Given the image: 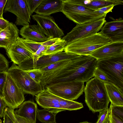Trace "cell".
<instances>
[{"label":"cell","instance_id":"obj_1","mask_svg":"<svg viewBox=\"0 0 123 123\" xmlns=\"http://www.w3.org/2000/svg\"><path fill=\"white\" fill-rule=\"evenodd\" d=\"M97 62L98 60L90 55H80L70 60L65 72L46 86L67 82H87L94 77Z\"/></svg>","mask_w":123,"mask_h":123},{"label":"cell","instance_id":"obj_2","mask_svg":"<svg viewBox=\"0 0 123 123\" xmlns=\"http://www.w3.org/2000/svg\"><path fill=\"white\" fill-rule=\"evenodd\" d=\"M85 102L93 113L108 108L110 102L105 84L94 77L87 82L84 89Z\"/></svg>","mask_w":123,"mask_h":123},{"label":"cell","instance_id":"obj_3","mask_svg":"<svg viewBox=\"0 0 123 123\" xmlns=\"http://www.w3.org/2000/svg\"><path fill=\"white\" fill-rule=\"evenodd\" d=\"M36 96L35 100L40 106L56 114L62 111L76 110L83 107L81 103L60 97L46 88Z\"/></svg>","mask_w":123,"mask_h":123},{"label":"cell","instance_id":"obj_4","mask_svg":"<svg viewBox=\"0 0 123 123\" xmlns=\"http://www.w3.org/2000/svg\"><path fill=\"white\" fill-rule=\"evenodd\" d=\"M111 42L100 32L73 42L66 46L64 51L80 55H90L97 49Z\"/></svg>","mask_w":123,"mask_h":123},{"label":"cell","instance_id":"obj_5","mask_svg":"<svg viewBox=\"0 0 123 123\" xmlns=\"http://www.w3.org/2000/svg\"><path fill=\"white\" fill-rule=\"evenodd\" d=\"M62 12L67 17L77 24H81L103 18L106 15L97 13L85 5L74 0H62Z\"/></svg>","mask_w":123,"mask_h":123},{"label":"cell","instance_id":"obj_6","mask_svg":"<svg viewBox=\"0 0 123 123\" xmlns=\"http://www.w3.org/2000/svg\"><path fill=\"white\" fill-rule=\"evenodd\" d=\"M96 67L123 92V54L98 60Z\"/></svg>","mask_w":123,"mask_h":123},{"label":"cell","instance_id":"obj_7","mask_svg":"<svg viewBox=\"0 0 123 123\" xmlns=\"http://www.w3.org/2000/svg\"><path fill=\"white\" fill-rule=\"evenodd\" d=\"M7 72L24 93L36 96L43 89L41 84L36 82L25 71L13 63Z\"/></svg>","mask_w":123,"mask_h":123},{"label":"cell","instance_id":"obj_8","mask_svg":"<svg viewBox=\"0 0 123 123\" xmlns=\"http://www.w3.org/2000/svg\"><path fill=\"white\" fill-rule=\"evenodd\" d=\"M84 83L81 81L62 82L47 85L44 89H47L60 97L74 101L83 94L85 88Z\"/></svg>","mask_w":123,"mask_h":123},{"label":"cell","instance_id":"obj_9","mask_svg":"<svg viewBox=\"0 0 123 123\" xmlns=\"http://www.w3.org/2000/svg\"><path fill=\"white\" fill-rule=\"evenodd\" d=\"M106 22L105 18L104 17L82 24H77L62 39L65 41L66 46L76 40L97 33Z\"/></svg>","mask_w":123,"mask_h":123},{"label":"cell","instance_id":"obj_10","mask_svg":"<svg viewBox=\"0 0 123 123\" xmlns=\"http://www.w3.org/2000/svg\"><path fill=\"white\" fill-rule=\"evenodd\" d=\"M1 96L7 106L14 110L18 108L25 100L24 92L7 72Z\"/></svg>","mask_w":123,"mask_h":123},{"label":"cell","instance_id":"obj_11","mask_svg":"<svg viewBox=\"0 0 123 123\" xmlns=\"http://www.w3.org/2000/svg\"><path fill=\"white\" fill-rule=\"evenodd\" d=\"M4 12H9L16 16V25H29L31 18L25 0H7Z\"/></svg>","mask_w":123,"mask_h":123},{"label":"cell","instance_id":"obj_12","mask_svg":"<svg viewBox=\"0 0 123 123\" xmlns=\"http://www.w3.org/2000/svg\"><path fill=\"white\" fill-rule=\"evenodd\" d=\"M37 22L40 28L47 37L50 39L61 38L64 35L63 31L55 23L50 15L44 16L36 14L31 16Z\"/></svg>","mask_w":123,"mask_h":123},{"label":"cell","instance_id":"obj_13","mask_svg":"<svg viewBox=\"0 0 123 123\" xmlns=\"http://www.w3.org/2000/svg\"><path fill=\"white\" fill-rule=\"evenodd\" d=\"M80 55L63 51L51 55H43L36 62L33 63L25 68L24 70L41 69L60 61L72 60Z\"/></svg>","mask_w":123,"mask_h":123},{"label":"cell","instance_id":"obj_14","mask_svg":"<svg viewBox=\"0 0 123 123\" xmlns=\"http://www.w3.org/2000/svg\"><path fill=\"white\" fill-rule=\"evenodd\" d=\"M100 32L112 42H123V20L121 18L106 22Z\"/></svg>","mask_w":123,"mask_h":123},{"label":"cell","instance_id":"obj_15","mask_svg":"<svg viewBox=\"0 0 123 123\" xmlns=\"http://www.w3.org/2000/svg\"><path fill=\"white\" fill-rule=\"evenodd\" d=\"M123 54V42H111L96 49L90 55L98 60Z\"/></svg>","mask_w":123,"mask_h":123},{"label":"cell","instance_id":"obj_16","mask_svg":"<svg viewBox=\"0 0 123 123\" xmlns=\"http://www.w3.org/2000/svg\"><path fill=\"white\" fill-rule=\"evenodd\" d=\"M6 54L14 63L18 65L24 61L33 59V54L16 42L6 50Z\"/></svg>","mask_w":123,"mask_h":123},{"label":"cell","instance_id":"obj_17","mask_svg":"<svg viewBox=\"0 0 123 123\" xmlns=\"http://www.w3.org/2000/svg\"><path fill=\"white\" fill-rule=\"evenodd\" d=\"M19 33L22 38L38 43L44 42L51 39L45 35L37 25L23 26Z\"/></svg>","mask_w":123,"mask_h":123},{"label":"cell","instance_id":"obj_18","mask_svg":"<svg viewBox=\"0 0 123 123\" xmlns=\"http://www.w3.org/2000/svg\"><path fill=\"white\" fill-rule=\"evenodd\" d=\"M15 111V113L28 120L31 123H36L37 110V104L28 100L23 102Z\"/></svg>","mask_w":123,"mask_h":123},{"label":"cell","instance_id":"obj_19","mask_svg":"<svg viewBox=\"0 0 123 123\" xmlns=\"http://www.w3.org/2000/svg\"><path fill=\"white\" fill-rule=\"evenodd\" d=\"M62 0H43L34 12L38 15L49 16L62 12Z\"/></svg>","mask_w":123,"mask_h":123},{"label":"cell","instance_id":"obj_20","mask_svg":"<svg viewBox=\"0 0 123 123\" xmlns=\"http://www.w3.org/2000/svg\"><path fill=\"white\" fill-rule=\"evenodd\" d=\"M76 2L84 5L94 10L111 5H123L121 0H74Z\"/></svg>","mask_w":123,"mask_h":123},{"label":"cell","instance_id":"obj_21","mask_svg":"<svg viewBox=\"0 0 123 123\" xmlns=\"http://www.w3.org/2000/svg\"><path fill=\"white\" fill-rule=\"evenodd\" d=\"M61 39H52L44 42L40 43L25 39L18 37L17 39L16 42L18 44L34 54L42 45L50 46Z\"/></svg>","mask_w":123,"mask_h":123},{"label":"cell","instance_id":"obj_22","mask_svg":"<svg viewBox=\"0 0 123 123\" xmlns=\"http://www.w3.org/2000/svg\"><path fill=\"white\" fill-rule=\"evenodd\" d=\"M105 85L111 104L123 106V92L113 84H105Z\"/></svg>","mask_w":123,"mask_h":123},{"label":"cell","instance_id":"obj_23","mask_svg":"<svg viewBox=\"0 0 123 123\" xmlns=\"http://www.w3.org/2000/svg\"><path fill=\"white\" fill-rule=\"evenodd\" d=\"M56 115L46 109L44 108L42 110L38 109L37 118L42 123H56L55 121Z\"/></svg>","mask_w":123,"mask_h":123},{"label":"cell","instance_id":"obj_24","mask_svg":"<svg viewBox=\"0 0 123 123\" xmlns=\"http://www.w3.org/2000/svg\"><path fill=\"white\" fill-rule=\"evenodd\" d=\"M66 46L65 41L62 39L49 46L44 55H50L63 51Z\"/></svg>","mask_w":123,"mask_h":123},{"label":"cell","instance_id":"obj_25","mask_svg":"<svg viewBox=\"0 0 123 123\" xmlns=\"http://www.w3.org/2000/svg\"><path fill=\"white\" fill-rule=\"evenodd\" d=\"M18 36L9 37L0 36V48H4L6 50L11 45L16 42Z\"/></svg>","mask_w":123,"mask_h":123},{"label":"cell","instance_id":"obj_26","mask_svg":"<svg viewBox=\"0 0 123 123\" xmlns=\"http://www.w3.org/2000/svg\"><path fill=\"white\" fill-rule=\"evenodd\" d=\"M25 71L36 82L40 84L44 72L40 69H32Z\"/></svg>","mask_w":123,"mask_h":123},{"label":"cell","instance_id":"obj_27","mask_svg":"<svg viewBox=\"0 0 123 123\" xmlns=\"http://www.w3.org/2000/svg\"><path fill=\"white\" fill-rule=\"evenodd\" d=\"M110 114L123 121V106L111 104L109 108Z\"/></svg>","mask_w":123,"mask_h":123},{"label":"cell","instance_id":"obj_28","mask_svg":"<svg viewBox=\"0 0 123 123\" xmlns=\"http://www.w3.org/2000/svg\"><path fill=\"white\" fill-rule=\"evenodd\" d=\"M94 76L105 84H110L114 85L113 82L110 80L105 74L97 67L94 73Z\"/></svg>","mask_w":123,"mask_h":123},{"label":"cell","instance_id":"obj_29","mask_svg":"<svg viewBox=\"0 0 123 123\" xmlns=\"http://www.w3.org/2000/svg\"><path fill=\"white\" fill-rule=\"evenodd\" d=\"M70 60L60 61L51 64L40 69L43 71L44 72L53 71L66 65Z\"/></svg>","mask_w":123,"mask_h":123},{"label":"cell","instance_id":"obj_30","mask_svg":"<svg viewBox=\"0 0 123 123\" xmlns=\"http://www.w3.org/2000/svg\"><path fill=\"white\" fill-rule=\"evenodd\" d=\"M43 0H25L30 16L39 6Z\"/></svg>","mask_w":123,"mask_h":123},{"label":"cell","instance_id":"obj_31","mask_svg":"<svg viewBox=\"0 0 123 123\" xmlns=\"http://www.w3.org/2000/svg\"><path fill=\"white\" fill-rule=\"evenodd\" d=\"M110 114L109 109L108 108L99 112L96 123H109Z\"/></svg>","mask_w":123,"mask_h":123},{"label":"cell","instance_id":"obj_32","mask_svg":"<svg viewBox=\"0 0 123 123\" xmlns=\"http://www.w3.org/2000/svg\"><path fill=\"white\" fill-rule=\"evenodd\" d=\"M8 64V60L0 53V73L7 72L9 68Z\"/></svg>","mask_w":123,"mask_h":123},{"label":"cell","instance_id":"obj_33","mask_svg":"<svg viewBox=\"0 0 123 123\" xmlns=\"http://www.w3.org/2000/svg\"><path fill=\"white\" fill-rule=\"evenodd\" d=\"M115 6L111 5L106 6L94 11L102 15H106L109 12H112V10Z\"/></svg>","mask_w":123,"mask_h":123},{"label":"cell","instance_id":"obj_34","mask_svg":"<svg viewBox=\"0 0 123 123\" xmlns=\"http://www.w3.org/2000/svg\"><path fill=\"white\" fill-rule=\"evenodd\" d=\"M7 73V72L0 73V95H1L6 80Z\"/></svg>","mask_w":123,"mask_h":123},{"label":"cell","instance_id":"obj_35","mask_svg":"<svg viewBox=\"0 0 123 123\" xmlns=\"http://www.w3.org/2000/svg\"><path fill=\"white\" fill-rule=\"evenodd\" d=\"M6 106V103L1 96L0 95V118L3 117L4 111Z\"/></svg>","mask_w":123,"mask_h":123},{"label":"cell","instance_id":"obj_36","mask_svg":"<svg viewBox=\"0 0 123 123\" xmlns=\"http://www.w3.org/2000/svg\"><path fill=\"white\" fill-rule=\"evenodd\" d=\"M9 23L4 18H0V29L2 30H4L9 25Z\"/></svg>","mask_w":123,"mask_h":123},{"label":"cell","instance_id":"obj_37","mask_svg":"<svg viewBox=\"0 0 123 123\" xmlns=\"http://www.w3.org/2000/svg\"><path fill=\"white\" fill-rule=\"evenodd\" d=\"M14 111V110L9 108L7 110L6 112L12 120L14 123H18L15 116Z\"/></svg>","mask_w":123,"mask_h":123},{"label":"cell","instance_id":"obj_38","mask_svg":"<svg viewBox=\"0 0 123 123\" xmlns=\"http://www.w3.org/2000/svg\"><path fill=\"white\" fill-rule=\"evenodd\" d=\"M3 117V123H14L12 120L5 110L4 112Z\"/></svg>","mask_w":123,"mask_h":123},{"label":"cell","instance_id":"obj_39","mask_svg":"<svg viewBox=\"0 0 123 123\" xmlns=\"http://www.w3.org/2000/svg\"><path fill=\"white\" fill-rule=\"evenodd\" d=\"M14 115L15 118L18 123H31L26 118L16 114L15 113V111Z\"/></svg>","mask_w":123,"mask_h":123},{"label":"cell","instance_id":"obj_40","mask_svg":"<svg viewBox=\"0 0 123 123\" xmlns=\"http://www.w3.org/2000/svg\"><path fill=\"white\" fill-rule=\"evenodd\" d=\"M109 120L110 123H123V121L110 114L109 116Z\"/></svg>","mask_w":123,"mask_h":123},{"label":"cell","instance_id":"obj_41","mask_svg":"<svg viewBox=\"0 0 123 123\" xmlns=\"http://www.w3.org/2000/svg\"><path fill=\"white\" fill-rule=\"evenodd\" d=\"M7 0H0V18H3V14Z\"/></svg>","mask_w":123,"mask_h":123},{"label":"cell","instance_id":"obj_42","mask_svg":"<svg viewBox=\"0 0 123 123\" xmlns=\"http://www.w3.org/2000/svg\"><path fill=\"white\" fill-rule=\"evenodd\" d=\"M79 123H89L87 121H84L82 122H80Z\"/></svg>","mask_w":123,"mask_h":123},{"label":"cell","instance_id":"obj_43","mask_svg":"<svg viewBox=\"0 0 123 123\" xmlns=\"http://www.w3.org/2000/svg\"><path fill=\"white\" fill-rule=\"evenodd\" d=\"M2 123V121L0 119V123Z\"/></svg>","mask_w":123,"mask_h":123},{"label":"cell","instance_id":"obj_44","mask_svg":"<svg viewBox=\"0 0 123 123\" xmlns=\"http://www.w3.org/2000/svg\"><path fill=\"white\" fill-rule=\"evenodd\" d=\"M2 30H1L0 29V31H1Z\"/></svg>","mask_w":123,"mask_h":123},{"label":"cell","instance_id":"obj_45","mask_svg":"<svg viewBox=\"0 0 123 123\" xmlns=\"http://www.w3.org/2000/svg\"><path fill=\"white\" fill-rule=\"evenodd\" d=\"M109 123H110V122H109Z\"/></svg>","mask_w":123,"mask_h":123}]
</instances>
